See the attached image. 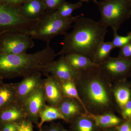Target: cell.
<instances>
[{
  "label": "cell",
  "instance_id": "23",
  "mask_svg": "<svg viewBox=\"0 0 131 131\" xmlns=\"http://www.w3.org/2000/svg\"><path fill=\"white\" fill-rule=\"evenodd\" d=\"M114 49L112 42H103L97 49L93 61L96 64L100 65L110 57L111 52Z\"/></svg>",
  "mask_w": 131,
  "mask_h": 131
},
{
  "label": "cell",
  "instance_id": "29",
  "mask_svg": "<svg viewBox=\"0 0 131 131\" xmlns=\"http://www.w3.org/2000/svg\"><path fill=\"white\" fill-rule=\"evenodd\" d=\"M28 0H0V2L18 8Z\"/></svg>",
  "mask_w": 131,
  "mask_h": 131
},
{
  "label": "cell",
  "instance_id": "15",
  "mask_svg": "<svg viewBox=\"0 0 131 131\" xmlns=\"http://www.w3.org/2000/svg\"><path fill=\"white\" fill-rule=\"evenodd\" d=\"M86 114L94 121L98 128L102 129L117 127L123 123V120L112 113H106L100 114Z\"/></svg>",
  "mask_w": 131,
  "mask_h": 131
},
{
  "label": "cell",
  "instance_id": "25",
  "mask_svg": "<svg viewBox=\"0 0 131 131\" xmlns=\"http://www.w3.org/2000/svg\"><path fill=\"white\" fill-rule=\"evenodd\" d=\"M111 42L114 48L121 49L131 42V32L125 36L119 35L117 32H113V38Z\"/></svg>",
  "mask_w": 131,
  "mask_h": 131
},
{
  "label": "cell",
  "instance_id": "2",
  "mask_svg": "<svg viewBox=\"0 0 131 131\" xmlns=\"http://www.w3.org/2000/svg\"><path fill=\"white\" fill-rule=\"evenodd\" d=\"M73 29L67 33L57 56L78 53L93 61L98 47L104 42L107 27L100 21L79 15L74 21Z\"/></svg>",
  "mask_w": 131,
  "mask_h": 131
},
{
  "label": "cell",
  "instance_id": "5",
  "mask_svg": "<svg viewBox=\"0 0 131 131\" xmlns=\"http://www.w3.org/2000/svg\"><path fill=\"white\" fill-rule=\"evenodd\" d=\"M100 21L117 32L122 24L130 18L131 0H102L98 2Z\"/></svg>",
  "mask_w": 131,
  "mask_h": 131
},
{
  "label": "cell",
  "instance_id": "8",
  "mask_svg": "<svg viewBox=\"0 0 131 131\" xmlns=\"http://www.w3.org/2000/svg\"><path fill=\"white\" fill-rule=\"evenodd\" d=\"M80 73V71L75 69L69 64L64 56H61L58 60H54L48 65L46 74L50 73L61 83L69 81H75Z\"/></svg>",
  "mask_w": 131,
  "mask_h": 131
},
{
  "label": "cell",
  "instance_id": "11",
  "mask_svg": "<svg viewBox=\"0 0 131 131\" xmlns=\"http://www.w3.org/2000/svg\"><path fill=\"white\" fill-rule=\"evenodd\" d=\"M41 73H37L24 78L21 82L15 85L16 95L19 104L24 100L35 89L40 86L43 80Z\"/></svg>",
  "mask_w": 131,
  "mask_h": 131
},
{
  "label": "cell",
  "instance_id": "27",
  "mask_svg": "<svg viewBox=\"0 0 131 131\" xmlns=\"http://www.w3.org/2000/svg\"><path fill=\"white\" fill-rule=\"evenodd\" d=\"M120 49L119 57L131 59V42Z\"/></svg>",
  "mask_w": 131,
  "mask_h": 131
},
{
  "label": "cell",
  "instance_id": "10",
  "mask_svg": "<svg viewBox=\"0 0 131 131\" xmlns=\"http://www.w3.org/2000/svg\"><path fill=\"white\" fill-rule=\"evenodd\" d=\"M46 100L43 84L35 89L21 104L27 116L34 119L39 117L40 112L45 106Z\"/></svg>",
  "mask_w": 131,
  "mask_h": 131
},
{
  "label": "cell",
  "instance_id": "3",
  "mask_svg": "<svg viewBox=\"0 0 131 131\" xmlns=\"http://www.w3.org/2000/svg\"><path fill=\"white\" fill-rule=\"evenodd\" d=\"M56 56L50 43L32 54L0 53V77L25 78L37 73L46 74L47 66Z\"/></svg>",
  "mask_w": 131,
  "mask_h": 131
},
{
  "label": "cell",
  "instance_id": "35",
  "mask_svg": "<svg viewBox=\"0 0 131 131\" xmlns=\"http://www.w3.org/2000/svg\"><path fill=\"white\" fill-rule=\"evenodd\" d=\"M106 131H117V130H107Z\"/></svg>",
  "mask_w": 131,
  "mask_h": 131
},
{
  "label": "cell",
  "instance_id": "16",
  "mask_svg": "<svg viewBox=\"0 0 131 131\" xmlns=\"http://www.w3.org/2000/svg\"><path fill=\"white\" fill-rule=\"evenodd\" d=\"M69 64L79 71L86 70L98 66L89 58L78 53H72L64 56Z\"/></svg>",
  "mask_w": 131,
  "mask_h": 131
},
{
  "label": "cell",
  "instance_id": "1",
  "mask_svg": "<svg viewBox=\"0 0 131 131\" xmlns=\"http://www.w3.org/2000/svg\"><path fill=\"white\" fill-rule=\"evenodd\" d=\"M111 81L99 66L80 71L74 82L89 114L112 113L115 100Z\"/></svg>",
  "mask_w": 131,
  "mask_h": 131
},
{
  "label": "cell",
  "instance_id": "28",
  "mask_svg": "<svg viewBox=\"0 0 131 131\" xmlns=\"http://www.w3.org/2000/svg\"><path fill=\"white\" fill-rule=\"evenodd\" d=\"M122 110V117L124 119L131 120V98Z\"/></svg>",
  "mask_w": 131,
  "mask_h": 131
},
{
  "label": "cell",
  "instance_id": "24",
  "mask_svg": "<svg viewBox=\"0 0 131 131\" xmlns=\"http://www.w3.org/2000/svg\"><path fill=\"white\" fill-rule=\"evenodd\" d=\"M83 3V2L82 0L75 3L65 2L54 12L57 15L61 18H70L72 16V14L75 10L81 7Z\"/></svg>",
  "mask_w": 131,
  "mask_h": 131
},
{
  "label": "cell",
  "instance_id": "17",
  "mask_svg": "<svg viewBox=\"0 0 131 131\" xmlns=\"http://www.w3.org/2000/svg\"><path fill=\"white\" fill-rule=\"evenodd\" d=\"M18 104H19L16 95L15 84L0 87V108Z\"/></svg>",
  "mask_w": 131,
  "mask_h": 131
},
{
  "label": "cell",
  "instance_id": "9",
  "mask_svg": "<svg viewBox=\"0 0 131 131\" xmlns=\"http://www.w3.org/2000/svg\"><path fill=\"white\" fill-rule=\"evenodd\" d=\"M99 66L102 72L112 81L125 75L131 71V59L110 57Z\"/></svg>",
  "mask_w": 131,
  "mask_h": 131
},
{
  "label": "cell",
  "instance_id": "12",
  "mask_svg": "<svg viewBox=\"0 0 131 131\" xmlns=\"http://www.w3.org/2000/svg\"><path fill=\"white\" fill-rule=\"evenodd\" d=\"M46 100L50 106L57 107L64 96L60 83L51 75L42 81Z\"/></svg>",
  "mask_w": 131,
  "mask_h": 131
},
{
  "label": "cell",
  "instance_id": "7",
  "mask_svg": "<svg viewBox=\"0 0 131 131\" xmlns=\"http://www.w3.org/2000/svg\"><path fill=\"white\" fill-rule=\"evenodd\" d=\"M30 35L25 32H6L0 34V53L19 54L26 53L34 46Z\"/></svg>",
  "mask_w": 131,
  "mask_h": 131
},
{
  "label": "cell",
  "instance_id": "21",
  "mask_svg": "<svg viewBox=\"0 0 131 131\" xmlns=\"http://www.w3.org/2000/svg\"><path fill=\"white\" fill-rule=\"evenodd\" d=\"M75 128L77 131H97L98 127L92 119L84 113L76 117Z\"/></svg>",
  "mask_w": 131,
  "mask_h": 131
},
{
  "label": "cell",
  "instance_id": "34",
  "mask_svg": "<svg viewBox=\"0 0 131 131\" xmlns=\"http://www.w3.org/2000/svg\"><path fill=\"white\" fill-rule=\"evenodd\" d=\"M82 1L83 2H89L90 1H93L95 3H96V4H97V2H98V1H97L96 0H82Z\"/></svg>",
  "mask_w": 131,
  "mask_h": 131
},
{
  "label": "cell",
  "instance_id": "33",
  "mask_svg": "<svg viewBox=\"0 0 131 131\" xmlns=\"http://www.w3.org/2000/svg\"><path fill=\"white\" fill-rule=\"evenodd\" d=\"M47 131H59L58 128L55 127H51L50 129H49Z\"/></svg>",
  "mask_w": 131,
  "mask_h": 131
},
{
  "label": "cell",
  "instance_id": "38",
  "mask_svg": "<svg viewBox=\"0 0 131 131\" xmlns=\"http://www.w3.org/2000/svg\"><path fill=\"white\" fill-rule=\"evenodd\" d=\"M17 131H18V130H17Z\"/></svg>",
  "mask_w": 131,
  "mask_h": 131
},
{
  "label": "cell",
  "instance_id": "13",
  "mask_svg": "<svg viewBox=\"0 0 131 131\" xmlns=\"http://www.w3.org/2000/svg\"><path fill=\"white\" fill-rule=\"evenodd\" d=\"M18 9L23 17L31 20H37L46 11L42 0H28Z\"/></svg>",
  "mask_w": 131,
  "mask_h": 131
},
{
  "label": "cell",
  "instance_id": "14",
  "mask_svg": "<svg viewBox=\"0 0 131 131\" xmlns=\"http://www.w3.org/2000/svg\"><path fill=\"white\" fill-rule=\"evenodd\" d=\"M67 122L73 118L85 113L82 104L74 98L64 97L57 107Z\"/></svg>",
  "mask_w": 131,
  "mask_h": 131
},
{
  "label": "cell",
  "instance_id": "37",
  "mask_svg": "<svg viewBox=\"0 0 131 131\" xmlns=\"http://www.w3.org/2000/svg\"><path fill=\"white\" fill-rule=\"evenodd\" d=\"M130 18H131V10L130 13Z\"/></svg>",
  "mask_w": 131,
  "mask_h": 131
},
{
  "label": "cell",
  "instance_id": "18",
  "mask_svg": "<svg viewBox=\"0 0 131 131\" xmlns=\"http://www.w3.org/2000/svg\"><path fill=\"white\" fill-rule=\"evenodd\" d=\"M27 116L25 112L21 105H14L8 107L1 113V118L5 122H13Z\"/></svg>",
  "mask_w": 131,
  "mask_h": 131
},
{
  "label": "cell",
  "instance_id": "32",
  "mask_svg": "<svg viewBox=\"0 0 131 131\" xmlns=\"http://www.w3.org/2000/svg\"><path fill=\"white\" fill-rule=\"evenodd\" d=\"M3 131H17L16 125L12 124H6L4 127Z\"/></svg>",
  "mask_w": 131,
  "mask_h": 131
},
{
  "label": "cell",
  "instance_id": "4",
  "mask_svg": "<svg viewBox=\"0 0 131 131\" xmlns=\"http://www.w3.org/2000/svg\"><path fill=\"white\" fill-rule=\"evenodd\" d=\"M79 15L62 18L54 11H46L38 20L33 28L27 33L32 39L50 43L53 38L59 35H65L67 31Z\"/></svg>",
  "mask_w": 131,
  "mask_h": 131
},
{
  "label": "cell",
  "instance_id": "31",
  "mask_svg": "<svg viewBox=\"0 0 131 131\" xmlns=\"http://www.w3.org/2000/svg\"><path fill=\"white\" fill-rule=\"evenodd\" d=\"M117 131H131V120H126L116 127Z\"/></svg>",
  "mask_w": 131,
  "mask_h": 131
},
{
  "label": "cell",
  "instance_id": "19",
  "mask_svg": "<svg viewBox=\"0 0 131 131\" xmlns=\"http://www.w3.org/2000/svg\"><path fill=\"white\" fill-rule=\"evenodd\" d=\"M40 121L38 125L39 128H41L45 122L54 120L61 119L66 121L64 117L61 114L57 108L51 106L46 105L39 114Z\"/></svg>",
  "mask_w": 131,
  "mask_h": 131
},
{
  "label": "cell",
  "instance_id": "36",
  "mask_svg": "<svg viewBox=\"0 0 131 131\" xmlns=\"http://www.w3.org/2000/svg\"><path fill=\"white\" fill-rule=\"evenodd\" d=\"M61 131H69L67 130H65V129H62Z\"/></svg>",
  "mask_w": 131,
  "mask_h": 131
},
{
  "label": "cell",
  "instance_id": "20",
  "mask_svg": "<svg viewBox=\"0 0 131 131\" xmlns=\"http://www.w3.org/2000/svg\"><path fill=\"white\" fill-rule=\"evenodd\" d=\"M113 93L116 103L122 110L130 99V90L128 87L121 85L113 88Z\"/></svg>",
  "mask_w": 131,
  "mask_h": 131
},
{
  "label": "cell",
  "instance_id": "22",
  "mask_svg": "<svg viewBox=\"0 0 131 131\" xmlns=\"http://www.w3.org/2000/svg\"><path fill=\"white\" fill-rule=\"evenodd\" d=\"M61 90L64 97L74 98L78 101L84 108L85 114H89L88 112L79 96L76 85L74 81H69L60 83Z\"/></svg>",
  "mask_w": 131,
  "mask_h": 131
},
{
  "label": "cell",
  "instance_id": "6",
  "mask_svg": "<svg viewBox=\"0 0 131 131\" xmlns=\"http://www.w3.org/2000/svg\"><path fill=\"white\" fill-rule=\"evenodd\" d=\"M37 20H31L23 17L15 8L0 2V34L6 32L28 33Z\"/></svg>",
  "mask_w": 131,
  "mask_h": 131
},
{
  "label": "cell",
  "instance_id": "30",
  "mask_svg": "<svg viewBox=\"0 0 131 131\" xmlns=\"http://www.w3.org/2000/svg\"><path fill=\"white\" fill-rule=\"evenodd\" d=\"M16 125L18 131H33L31 124L27 121H21Z\"/></svg>",
  "mask_w": 131,
  "mask_h": 131
},
{
  "label": "cell",
  "instance_id": "26",
  "mask_svg": "<svg viewBox=\"0 0 131 131\" xmlns=\"http://www.w3.org/2000/svg\"><path fill=\"white\" fill-rule=\"evenodd\" d=\"M46 8V11H56L66 0H42Z\"/></svg>",
  "mask_w": 131,
  "mask_h": 131
}]
</instances>
